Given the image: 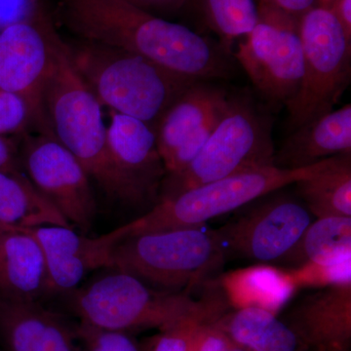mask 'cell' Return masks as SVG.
Segmentation results:
<instances>
[{
  "mask_svg": "<svg viewBox=\"0 0 351 351\" xmlns=\"http://www.w3.org/2000/svg\"><path fill=\"white\" fill-rule=\"evenodd\" d=\"M45 5L31 19L0 31V89L27 104L31 127L55 138L44 105V90L59 36Z\"/></svg>",
  "mask_w": 351,
  "mask_h": 351,
  "instance_id": "9",
  "label": "cell"
},
{
  "mask_svg": "<svg viewBox=\"0 0 351 351\" xmlns=\"http://www.w3.org/2000/svg\"><path fill=\"white\" fill-rule=\"evenodd\" d=\"M228 97L221 88L198 82L174 101L156 128L157 147L164 166L208 119L225 107Z\"/></svg>",
  "mask_w": 351,
  "mask_h": 351,
  "instance_id": "19",
  "label": "cell"
},
{
  "mask_svg": "<svg viewBox=\"0 0 351 351\" xmlns=\"http://www.w3.org/2000/svg\"><path fill=\"white\" fill-rule=\"evenodd\" d=\"M218 286L234 309L257 307L277 314L298 292L289 269L265 263L223 274Z\"/></svg>",
  "mask_w": 351,
  "mask_h": 351,
  "instance_id": "20",
  "label": "cell"
},
{
  "mask_svg": "<svg viewBox=\"0 0 351 351\" xmlns=\"http://www.w3.org/2000/svg\"><path fill=\"white\" fill-rule=\"evenodd\" d=\"M107 144L125 203L158 202L166 170L154 129L141 120L112 110Z\"/></svg>",
  "mask_w": 351,
  "mask_h": 351,
  "instance_id": "13",
  "label": "cell"
},
{
  "mask_svg": "<svg viewBox=\"0 0 351 351\" xmlns=\"http://www.w3.org/2000/svg\"><path fill=\"white\" fill-rule=\"evenodd\" d=\"M216 321L202 328L189 351H228L234 346Z\"/></svg>",
  "mask_w": 351,
  "mask_h": 351,
  "instance_id": "31",
  "label": "cell"
},
{
  "mask_svg": "<svg viewBox=\"0 0 351 351\" xmlns=\"http://www.w3.org/2000/svg\"><path fill=\"white\" fill-rule=\"evenodd\" d=\"M225 247L202 226L138 233L113 246L108 269L123 270L166 291L193 289L221 267Z\"/></svg>",
  "mask_w": 351,
  "mask_h": 351,
  "instance_id": "4",
  "label": "cell"
},
{
  "mask_svg": "<svg viewBox=\"0 0 351 351\" xmlns=\"http://www.w3.org/2000/svg\"><path fill=\"white\" fill-rule=\"evenodd\" d=\"M290 269L298 289H326L351 284V257L307 262Z\"/></svg>",
  "mask_w": 351,
  "mask_h": 351,
  "instance_id": "27",
  "label": "cell"
},
{
  "mask_svg": "<svg viewBox=\"0 0 351 351\" xmlns=\"http://www.w3.org/2000/svg\"><path fill=\"white\" fill-rule=\"evenodd\" d=\"M44 105L58 142L80 161L90 179L113 199L125 202L108 152L101 106L71 62L68 43L58 36Z\"/></svg>",
  "mask_w": 351,
  "mask_h": 351,
  "instance_id": "3",
  "label": "cell"
},
{
  "mask_svg": "<svg viewBox=\"0 0 351 351\" xmlns=\"http://www.w3.org/2000/svg\"><path fill=\"white\" fill-rule=\"evenodd\" d=\"M202 11L226 51L235 39L246 38L260 20L255 0H202Z\"/></svg>",
  "mask_w": 351,
  "mask_h": 351,
  "instance_id": "26",
  "label": "cell"
},
{
  "mask_svg": "<svg viewBox=\"0 0 351 351\" xmlns=\"http://www.w3.org/2000/svg\"><path fill=\"white\" fill-rule=\"evenodd\" d=\"M71 226L21 167L0 169V228Z\"/></svg>",
  "mask_w": 351,
  "mask_h": 351,
  "instance_id": "22",
  "label": "cell"
},
{
  "mask_svg": "<svg viewBox=\"0 0 351 351\" xmlns=\"http://www.w3.org/2000/svg\"><path fill=\"white\" fill-rule=\"evenodd\" d=\"M15 230L29 234L43 250L47 270L46 295L69 294L90 271L108 267L113 246L121 239L119 228L96 239L80 234L71 226Z\"/></svg>",
  "mask_w": 351,
  "mask_h": 351,
  "instance_id": "14",
  "label": "cell"
},
{
  "mask_svg": "<svg viewBox=\"0 0 351 351\" xmlns=\"http://www.w3.org/2000/svg\"><path fill=\"white\" fill-rule=\"evenodd\" d=\"M317 4L318 0H258V11L281 14L299 23L302 16Z\"/></svg>",
  "mask_w": 351,
  "mask_h": 351,
  "instance_id": "30",
  "label": "cell"
},
{
  "mask_svg": "<svg viewBox=\"0 0 351 351\" xmlns=\"http://www.w3.org/2000/svg\"><path fill=\"white\" fill-rule=\"evenodd\" d=\"M329 8L351 40V0H334Z\"/></svg>",
  "mask_w": 351,
  "mask_h": 351,
  "instance_id": "34",
  "label": "cell"
},
{
  "mask_svg": "<svg viewBox=\"0 0 351 351\" xmlns=\"http://www.w3.org/2000/svg\"><path fill=\"white\" fill-rule=\"evenodd\" d=\"M295 184L317 218L351 217V154L335 156L326 168Z\"/></svg>",
  "mask_w": 351,
  "mask_h": 351,
  "instance_id": "23",
  "label": "cell"
},
{
  "mask_svg": "<svg viewBox=\"0 0 351 351\" xmlns=\"http://www.w3.org/2000/svg\"><path fill=\"white\" fill-rule=\"evenodd\" d=\"M269 117L247 97H228L206 144L186 169L167 176L159 200L246 171L274 165Z\"/></svg>",
  "mask_w": 351,
  "mask_h": 351,
  "instance_id": "6",
  "label": "cell"
},
{
  "mask_svg": "<svg viewBox=\"0 0 351 351\" xmlns=\"http://www.w3.org/2000/svg\"><path fill=\"white\" fill-rule=\"evenodd\" d=\"M59 16L80 38L135 53L195 82L232 73L221 45L126 0H60Z\"/></svg>",
  "mask_w": 351,
  "mask_h": 351,
  "instance_id": "1",
  "label": "cell"
},
{
  "mask_svg": "<svg viewBox=\"0 0 351 351\" xmlns=\"http://www.w3.org/2000/svg\"><path fill=\"white\" fill-rule=\"evenodd\" d=\"M20 143L13 137H0V169L21 167Z\"/></svg>",
  "mask_w": 351,
  "mask_h": 351,
  "instance_id": "32",
  "label": "cell"
},
{
  "mask_svg": "<svg viewBox=\"0 0 351 351\" xmlns=\"http://www.w3.org/2000/svg\"><path fill=\"white\" fill-rule=\"evenodd\" d=\"M233 345L247 351H307L306 343L277 314L257 308L234 309L216 321Z\"/></svg>",
  "mask_w": 351,
  "mask_h": 351,
  "instance_id": "21",
  "label": "cell"
},
{
  "mask_svg": "<svg viewBox=\"0 0 351 351\" xmlns=\"http://www.w3.org/2000/svg\"><path fill=\"white\" fill-rule=\"evenodd\" d=\"M228 304L219 286L203 297L202 304L160 329L151 351H189L201 330L226 313Z\"/></svg>",
  "mask_w": 351,
  "mask_h": 351,
  "instance_id": "25",
  "label": "cell"
},
{
  "mask_svg": "<svg viewBox=\"0 0 351 351\" xmlns=\"http://www.w3.org/2000/svg\"><path fill=\"white\" fill-rule=\"evenodd\" d=\"M145 11L154 12H172L179 10L188 0H126Z\"/></svg>",
  "mask_w": 351,
  "mask_h": 351,
  "instance_id": "33",
  "label": "cell"
},
{
  "mask_svg": "<svg viewBox=\"0 0 351 351\" xmlns=\"http://www.w3.org/2000/svg\"><path fill=\"white\" fill-rule=\"evenodd\" d=\"M332 157L297 169L271 165L249 170L158 200L147 213L120 226L123 237L204 226L209 219L230 213L289 184L313 177L326 168Z\"/></svg>",
  "mask_w": 351,
  "mask_h": 351,
  "instance_id": "5",
  "label": "cell"
},
{
  "mask_svg": "<svg viewBox=\"0 0 351 351\" xmlns=\"http://www.w3.org/2000/svg\"><path fill=\"white\" fill-rule=\"evenodd\" d=\"M332 1H334V0H318V4H320V5L329 7L331 5Z\"/></svg>",
  "mask_w": 351,
  "mask_h": 351,
  "instance_id": "35",
  "label": "cell"
},
{
  "mask_svg": "<svg viewBox=\"0 0 351 351\" xmlns=\"http://www.w3.org/2000/svg\"><path fill=\"white\" fill-rule=\"evenodd\" d=\"M311 212L290 196H274L216 230L230 254L269 263L281 260L311 225Z\"/></svg>",
  "mask_w": 351,
  "mask_h": 351,
  "instance_id": "12",
  "label": "cell"
},
{
  "mask_svg": "<svg viewBox=\"0 0 351 351\" xmlns=\"http://www.w3.org/2000/svg\"><path fill=\"white\" fill-rule=\"evenodd\" d=\"M71 62L101 107L156 128L166 110L191 85L147 58L80 38L69 43Z\"/></svg>",
  "mask_w": 351,
  "mask_h": 351,
  "instance_id": "2",
  "label": "cell"
},
{
  "mask_svg": "<svg viewBox=\"0 0 351 351\" xmlns=\"http://www.w3.org/2000/svg\"><path fill=\"white\" fill-rule=\"evenodd\" d=\"M228 351H247L243 350V348H239V346H233L232 348H230Z\"/></svg>",
  "mask_w": 351,
  "mask_h": 351,
  "instance_id": "36",
  "label": "cell"
},
{
  "mask_svg": "<svg viewBox=\"0 0 351 351\" xmlns=\"http://www.w3.org/2000/svg\"><path fill=\"white\" fill-rule=\"evenodd\" d=\"M46 285L45 258L38 242L21 230L0 228V295L38 301Z\"/></svg>",
  "mask_w": 351,
  "mask_h": 351,
  "instance_id": "18",
  "label": "cell"
},
{
  "mask_svg": "<svg viewBox=\"0 0 351 351\" xmlns=\"http://www.w3.org/2000/svg\"><path fill=\"white\" fill-rule=\"evenodd\" d=\"M80 351H138L127 332L100 329L80 322L75 326Z\"/></svg>",
  "mask_w": 351,
  "mask_h": 351,
  "instance_id": "28",
  "label": "cell"
},
{
  "mask_svg": "<svg viewBox=\"0 0 351 351\" xmlns=\"http://www.w3.org/2000/svg\"><path fill=\"white\" fill-rule=\"evenodd\" d=\"M0 351H3V350H2L1 348H0Z\"/></svg>",
  "mask_w": 351,
  "mask_h": 351,
  "instance_id": "37",
  "label": "cell"
},
{
  "mask_svg": "<svg viewBox=\"0 0 351 351\" xmlns=\"http://www.w3.org/2000/svg\"><path fill=\"white\" fill-rule=\"evenodd\" d=\"M343 154H351L350 104L293 131L276 152L274 165L297 169Z\"/></svg>",
  "mask_w": 351,
  "mask_h": 351,
  "instance_id": "17",
  "label": "cell"
},
{
  "mask_svg": "<svg viewBox=\"0 0 351 351\" xmlns=\"http://www.w3.org/2000/svg\"><path fill=\"white\" fill-rule=\"evenodd\" d=\"M287 324L308 350L350 351L351 284L306 295L292 309Z\"/></svg>",
  "mask_w": 351,
  "mask_h": 351,
  "instance_id": "16",
  "label": "cell"
},
{
  "mask_svg": "<svg viewBox=\"0 0 351 351\" xmlns=\"http://www.w3.org/2000/svg\"><path fill=\"white\" fill-rule=\"evenodd\" d=\"M298 32L304 73L297 94L286 105L293 131L334 110L351 76V40L329 7L317 4L309 9Z\"/></svg>",
  "mask_w": 351,
  "mask_h": 351,
  "instance_id": "8",
  "label": "cell"
},
{
  "mask_svg": "<svg viewBox=\"0 0 351 351\" xmlns=\"http://www.w3.org/2000/svg\"><path fill=\"white\" fill-rule=\"evenodd\" d=\"M0 348L3 351H80L75 326L38 301L0 295Z\"/></svg>",
  "mask_w": 351,
  "mask_h": 351,
  "instance_id": "15",
  "label": "cell"
},
{
  "mask_svg": "<svg viewBox=\"0 0 351 351\" xmlns=\"http://www.w3.org/2000/svg\"><path fill=\"white\" fill-rule=\"evenodd\" d=\"M346 257H351V217H326L311 223L281 260L295 267Z\"/></svg>",
  "mask_w": 351,
  "mask_h": 351,
  "instance_id": "24",
  "label": "cell"
},
{
  "mask_svg": "<svg viewBox=\"0 0 351 351\" xmlns=\"http://www.w3.org/2000/svg\"><path fill=\"white\" fill-rule=\"evenodd\" d=\"M110 269L69 293L80 322L112 331L160 330L202 304L203 298L195 301L186 293L156 290L133 274Z\"/></svg>",
  "mask_w": 351,
  "mask_h": 351,
  "instance_id": "7",
  "label": "cell"
},
{
  "mask_svg": "<svg viewBox=\"0 0 351 351\" xmlns=\"http://www.w3.org/2000/svg\"><path fill=\"white\" fill-rule=\"evenodd\" d=\"M29 127L31 115L25 101L0 89V137L25 135Z\"/></svg>",
  "mask_w": 351,
  "mask_h": 351,
  "instance_id": "29",
  "label": "cell"
},
{
  "mask_svg": "<svg viewBox=\"0 0 351 351\" xmlns=\"http://www.w3.org/2000/svg\"><path fill=\"white\" fill-rule=\"evenodd\" d=\"M19 162L38 189L71 226L88 232L96 215L90 178L80 161L56 138L23 135Z\"/></svg>",
  "mask_w": 351,
  "mask_h": 351,
  "instance_id": "10",
  "label": "cell"
},
{
  "mask_svg": "<svg viewBox=\"0 0 351 351\" xmlns=\"http://www.w3.org/2000/svg\"><path fill=\"white\" fill-rule=\"evenodd\" d=\"M298 25L285 16L260 19L235 53L258 91L285 105L297 94L304 73Z\"/></svg>",
  "mask_w": 351,
  "mask_h": 351,
  "instance_id": "11",
  "label": "cell"
}]
</instances>
